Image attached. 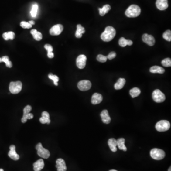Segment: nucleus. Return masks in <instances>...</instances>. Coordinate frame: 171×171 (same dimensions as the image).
Wrapping results in <instances>:
<instances>
[{"label": "nucleus", "instance_id": "obj_42", "mask_svg": "<svg viewBox=\"0 0 171 171\" xmlns=\"http://www.w3.org/2000/svg\"><path fill=\"white\" fill-rule=\"evenodd\" d=\"M29 24H31V25H34V24H35V22H34V21H29Z\"/></svg>", "mask_w": 171, "mask_h": 171}, {"label": "nucleus", "instance_id": "obj_4", "mask_svg": "<svg viewBox=\"0 0 171 171\" xmlns=\"http://www.w3.org/2000/svg\"><path fill=\"white\" fill-rule=\"evenodd\" d=\"M22 84L20 81L11 82L9 86V90L11 93L13 94H18L22 90Z\"/></svg>", "mask_w": 171, "mask_h": 171}, {"label": "nucleus", "instance_id": "obj_18", "mask_svg": "<svg viewBox=\"0 0 171 171\" xmlns=\"http://www.w3.org/2000/svg\"><path fill=\"white\" fill-rule=\"evenodd\" d=\"M33 169L34 171H40L44 167V162L43 159H40L33 163Z\"/></svg>", "mask_w": 171, "mask_h": 171}, {"label": "nucleus", "instance_id": "obj_37", "mask_svg": "<svg viewBox=\"0 0 171 171\" xmlns=\"http://www.w3.org/2000/svg\"><path fill=\"white\" fill-rule=\"evenodd\" d=\"M116 55H117L116 53L113 51V52H111L109 54V55L107 56V58L109 59V60H111L114 59L115 58H116Z\"/></svg>", "mask_w": 171, "mask_h": 171}, {"label": "nucleus", "instance_id": "obj_2", "mask_svg": "<svg viewBox=\"0 0 171 171\" xmlns=\"http://www.w3.org/2000/svg\"><path fill=\"white\" fill-rule=\"evenodd\" d=\"M141 9L137 5H133L130 6L125 11L126 16L129 18H135L139 16L141 13Z\"/></svg>", "mask_w": 171, "mask_h": 171}, {"label": "nucleus", "instance_id": "obj_9", "mask_svg": "<svg viewBox=\"0 0 171 171\" xmlns=\"http://www.w3.org/2000/svg\"><path fill=\"white\" fill-rule=\"evenodd\" d=\"M87 57L84 55L79 56L76 60L77 66L80 69H83L86 65Z\"/></svg>", "mask_w": 171, "mask_h": 171}, {"label": "nucleus", "instance_id": "obj_30", "mask_svg": "<svg viewBox=\"0 0 171 171\" xmlns=\"http://www.w3.org/2000/svg\"><path fill=\"white\" fill-rule=\"evenodd\" d=\"M163 39H166L168 42H171V31L170 30H167L166 31L163 33L162 35Z\"/></svg>", "mask_w": 171, "mask_h": 171}, {"label": "nucleus", "instance_id": "obj_46", "mask_svg": "<svg viewBox=\"0 0 171 171\" xmlns=\"http://www.w3.org/2000/svg\"><path fill=\"white\" fill-rule=\"evenodd\" d=\"M0 171H4V170L2 169H0Z\"/></svg>", "mask_w": 171, "mask_h": 171}, {"label": "nucleus", "instance_id": "obj_39", "mask_svg": "<svg viewBox=\"0 0 171 171\" xmlns=\"http://www.w3.org/2000/svg\"><path fill=\"white\" fill-rule=\"evenodd\" d=\"M8 32V37H9V39L13 40V39L15 38V33L12 32Z\"/></svg>", "mask_w": 171, "mask_h": 171}, {"label": "nucleus", "instance_id": "obj_45", "mask_svg": "<svg viewBox=\"0 0 171 171\" xmlns=\"http://www.w3.org/2000/svg\"><path fill=\"white\" fill-rule=\"evenodd\" d=\"M2 62V59L1 58H0V63Z\"/></svg>", "mask_w": 171, "mask_h": 171}, {"label": "nucleus", "instance_id": "obj_16", "mask_svg": "<svg viewBox=\"0 0 171 171\" xmlns=\"http://www.w3.org/2000/svg\"><path fill=\"white\" fill-rule=\"evenodd\" d=\"M103 97L101 94L95 93L92 96L91 103L93 105H97L101 102Z\"/></svg>", "mask_w": 171, "mask_h": 171}, {"label": "nucleus", "instance_id": "obj_22", "mask_svg": "<svg viewBox=\"0 0 171 171\" xmlns=\"http://www.w3.org/2000/svg\"><path fill=\"white\" fill-rule=\"evenodd\" d=\"M119 44L122 47H125L126 45L131 46L133 44V42L131 40H127L124 37H121L119 40Z\"/></svg>", "mask_w": 171, "mask_h": 171}, {"label": "nucleus", "instance_id": "obj_35", "mask_svg": "<svg viewBox=\"0 0 171 171\" xmlns=\"http://www.w3.org/2000/svg\"><path fill=\"white\" fill-rule=\"evenodd\" d=\"M20 25L22 28L24 29H30L32 27V25L31 24L26 22H21Z\"/></svg>", "mask_w": 171, "mask_h": 171}, {"label": "nucleus", "instance_id": "obj_31", "mask_svg": "<svg viewBox=\"0 0 171 171\" xmlns=\"http://www.w3.org/2000/svg\"><path fill=\"white\" fill-rule=\"evenodd\" d=\"M49 78L50 80H53V81L54 84L55 86H58V82L59 80V78L57 76L54 75H53L52 73H50L49 74Z\"/></svg>", "mask_w": 171, "mask_h": 171}, {"label": "nucleus", "instance_id": "obj_28", "mask_svg": "<svg viewBox=\"0 0 171 171\" xmlns=\"http://www.w3.org/2000/svg\"><path fill=\"white\" fill-rule=\"evenodd\" d=\"M2 59V62H5L6 64V66L8 68H12V64L11 61L9 60V58L8 56H3Z\"/></svg>", "mask_w": 171, "mask_h": 171}, {"label": "nucleus", "instance_id": "obj_17", "mask_svg": "<svg viewBox=\"0 0 171 171\" xmlns=\"http://www.w3.org/2000/svg\"><path fill=\"white\" fill-rule=\"evenodd\" d=\"M39 121L42 124H49L50 123V115L46 111H44L42 113V117L39 119Z\"/></svg>", "mask_w": 171, "mask_h": 171}, {"label": "nucleus", "instance_id": "obj_20", "mask_svg": "<svg viewBox=\"0 0 171 171\" xmlns=\"http://www.w3.org/2000/svg\"><path fill=\"white\" fill-rule=\"evenodd\" d=\"M117 146L118 147L119 149L120 150H123L124 151H127V148L125 145V139L123 138H120V139H118L117 140Z\"/></svg>", "mask_w": 171, "mask_h": 171}, {"label": "nucleus", "instance_id": "obj_44", "mask_svg": "<svg viewBox=\"0 0 171 171\" xmlns=\"http://www.w3.org/2000/svg\"><path fill=\"white\" fill-rule=\"evenodd\" d=\"M117 171V170H110V171Z\"/></svg>", "mask_w": 171, "mask_h": 171}, {"label": "nucleus", "instance_id": "obj_34", "mask_svg": "<svg viewBox=\"0 0 171 171\" xmlns=\"http://www.w3.org/2000/svg\"><path fill=\"white\" fill-rule=\"evenodd\" d=\"M97 60L99 62H101V63H104V62H106L107 61L108 58L105 56H104L101 54H99L97 55Z\"/></svg>", "mask_w": 171, "mask_h": 171}, {"label": "nucleus", "instance_id": "obj_41", "mask_svg": "<svg viewBox=\"0 0 171 171\" xmlns=\"http://www.w3.org/2000/svg\"><path fill=\"white\" fill-rule=\"evenodd\" d=\"M48 57L49 58H53L54 57V54L53 52H50V53H48Z\"/></svg>", "mask_w": 171, "mask_h": 171}, {"label": "nucleus", "instance_id": "obj_36", "mask_svg": "<svg viewBox=\"0 0 171 171\" xmlns=\"http://www.w3.org/2000/svg\"><path fill=\"white\" fill-rule=\"evenodd\" d=\"M32 109V108L31 106L28 105V106H26L23 109V114H27L29 113Z\"/></svg>", "mask_w": 171, "mask_h": 171}, {"label": "nucleus", "instance_id": "obj_14", "mask_svg": "<svg viewBox=\"0 0 171 171\" xmlns=\"http://www.w3.org/2000/svg\"><path fill=\"white\" fill-rule=\"evenodd\" d=\"M56 167L58 171H66L67 166L65 162L63 159L59 158L56 161Z\"/></svg>", "mask_w": 171, "mask_h": 171}, {"label": "nucleus", "instance_id": "obj_33", "mask_svg": "<svg viewBox=\"0 0 171 171\" xmlns=\"http://www.w3.org/2000/svg\"><path fill=\"white\" fill-rule=\"evenodd\" d=\"M38 10V6L37 5H34L32 6V11L31 12V15L33 17H35L37 15V12Z\"/></svg>", "mask_w": 171, "mask_h": 171}, {"label": "nucleus", "instance_id": "obj_13", "mask_svg": "<svg viewBox=\"0 0 171 171\" xmlns=\"http://www.w3.org/2000/svg\"><path fill=\"white\" fill-rule=\"evenodd\" d=\"M156 6L161 11L166 10L168 7V0H156Z\"/></svg>", "mask_w": 171, "mask_h": 171}, {"label": "nucleus", "instance_id": "obj_8", "mask_svg": "<svg viewBox=\"0 0 171 171\" xmlns=\"http://www.w3.org/2000/svg\"><path fill=\"white\" fill-rule=\"evenodd\" d=\"M77 87L81 91H87L91 89V83L90 81L87 80H83L79 82L77 84Z\"/></svg>", "mask_w": 171, "mask_h": 171}, {"label": "nucleus", "instance_id": "obj_38", "mask_svg": "<svg viewBox=\"0 0 171 171\" xmlns=\"http://www.w3.org/2000/svg\"><path fill=\"white\" fill-rule=\"evenodd\" d=\"M44 48L45 49L48 51V53H50V52H53V47L50 45V44H46L44 46Z\"/></svg>", "mask_w": 171, "mask_h": 171}, {"label": "nucleus", "instance_id": "obj_12", "mask_svg": "<svg viewBox=\"0 0 171 171\" xmlns=\"http://www.w3.org/2000/svg\"><path fill=\"white\" fill-rule=\"evenodd\" d=\"M16 147L14 145H11L10 146V151L8 153L9 157L13 160H18L20 159V156L17 154L15 151Z\"/></svg>", "mask_w": 171, "mask_h": 171}, {"label": "nucleus", "instance_id": "obj_23", "mask_svg": "<svg viewBox=\"0 0 171 171\" xmlns=\"http://www.w3.org/2000/svg\"><path fill=\"white\" fill-rule=\"evenodd\" d=\"M125 84V79H123V78H120V79H118V81L115 84V88L117 90H121L124 87Z\"/></svg>", "mask_w": 171, "mask_h": 171}, {"label": "nucleus", "instance_id": "obj_27", "mask_svg": "<svg viewBox=\"0 0 171 171\" xmlns=\"http://www.w3.org/2000/svg\"><path fill=\"white\" fill-rule=\"evenodd\" d=\"M141 91L137 87H134L130 91V94L132 98H135L140 94Z\"/></svg>", "mask_w": 171, "mask_h": 171}, {"label": "nucleus", "instance_id": "obj_29", "mask_svg": "<svg viewBox=\"0 0 171 171\" xmlns=\"http://www.w3.org/2000/svg\"><path fill=\"white\" fill-rule=\"evenodd\" d=\"M33 118V115L30 113L27 114H23V117L22 119V123H25L27 122L28 119H32Z\"/></svg>", "mask_w": 171, "mask_h": 171}, {"label": "nucleus", "instance_id": "obj_5", "mask_svg": "<svg viewBox=\"0 0 171 171\" xmlns=\"http://www.w3.org/2000/svg\"><path fill=\"white\" fill-rule=\"evenodd\" d=\"M171 125L170 122L167 120H161L157 122L156 125V129L159 132H165L170 129Z\"/></svg>", "mask_w": 171, "mask_h": 171}, {"label": "nucleus", "instance_id": "obj_21", "mask_svg": "<svg viewBox=\"0 0 171 171\" xmlns=\"http://www.w3.org/2000/svg\"><path fill=\"white\" fill-rule=\"evenodd\" d=\"M150 71L152 73H160L163 74L165 72V69L161 67L154 66L150 69Z\"/></svg>", "mask_w": 171, "mask_h": 171}, {"label": "nucleus", "instance_id": "obj_3", "mask_svg": "<svg viewBox=\"0 0 171 171\" xmlns=\"http://www.w3.org/2000/svg\"><path fill=\"white\" fill-rule=\"evenodd\" d=\"M150 156L154 160H160L165 158L166 153L164 151L160 149L153 148L151 150Z\"/></svg>", "mask_w": 171, "mask_h": 171}, {"label": "nucleus", "instance_id": "obj_15", "mask_svg": "<svg viewBox=\"0 0 171 171\" xmlns=\"http://www.w3.org/2000/svg\"><path fill=\"white\" fill-rule=\"evenodd\" d=\"M100 116L104 123L108 124L111 122V118L109 116L108 111L107 110H104L100 114Z\"/></svg>", "mask_w": 171, "mask_h": 171}, {"label": "nucleus", "instance_id": "obj_6", "mask_svg": "<svg viewBox=\"0 0 171 171\" xmlns=\"http://www.w3.org/2000/svg\"><path fill=\"white\" fill-rule=\"evenodd\" d=\"M36 149L37 150V154L40 157L44 159H47L50 156L49 151L44 148L41 143H39L36 146Z\"/></svg>", "mask_w": 171, "mask_h": 171}, {"label": "nucleus", "instance_id": "obj_11", "mask_svg": "<svg viewBox=\"0 0 171 171\" xmlns=\"http://www.w3.org/2000/svg\"><path fill=\"white\" fill-rule=\"evenodd\" d=\"M142 40L144 43L147 44L149 46H153L155 44V39L152 35H149L147 33L144 34L142 36Z\"/></svg>", "mask_w": 171, "mask_h": 171}, {"label": "nucleus", "instance_id": "obj_25", "mask_svg": "<svg viewBox=\"0 0 171 171\" xmlns=\"http://www.w3.org/2000/svg\"><path fill=\"white\" fill-rule=\"evenodd\" d=\"M110 9H111V6L108 5H105L103 7V8H98L100 15L101 16L105 15L106 13H108L109 12Z\"/></svg>", "mask_w": 171, "mask_h": 171}, {"label": "nucleus", "instance_id": "obj_40", "mask_svg": "<svg viewBox=\"0 0 171 171\" xmlns=\"http://www.w3.org/2000/svg\"><path fill=\"white\" fill-rule=\"evenodd\" d=\"M3 39L6 40H8L9 39V37H8V32H5L3 33L2 35Z\"/></svg>", "mask_w": 171, "mask_h": 171}, {"label": "nucleus", "instance_id": "obj_26", "mask_svg": "<svg viewBox=\"0 0 171 171\" xmlns=\"http://www.w3.org/2000/svg\"><path fill=\"white\" fill-rule=\"evenodd\" d=\"M31 33L34 39L37 41H39L43 38V35H42V33L40 32H38L36 29H32L31 31Z\"/></svg>", "mask_w": 171, "mask_h": 171}, {"label": "nucleus", "instance_id": "obj_1", "mask_svg": "<svg viewBox=\"0 0 171 171\" xmlns=\"http://www.w3.org/2000/svg\"><path fill=\"white\" fill-rule=\"evenodd\" d=\"M116 34V31L112 26H108L101 35V38L106 42H110L113 39Z\"/></svg>", "mask_w": 171, "mask_h": 171}, {"label": "nucleus", "instance_id": "obj_32", "mask_svg": "<svg viewBox=\"0 0 171 171\" xmlns=\"http://www.w3.org/2000/svg\"><path fill=\"white\" fill-rule=\"evenodd\" d=\"M162 64L166 67H169L171 66V60L170 58H166L162 61Z\"/></svg>", "mask_w": 171, "mask_h": 171}, {"label": "nucleus", "instance_id": "obj_24", "mask_svg": "<svg viewBox=\"0 0 171 171\" xmlns=\"http://www.w3.org/2000/svg\"><path fill=\"white\" fill-rule=\"evenodd\" d=\"M77 29L76 32L75 36L77 38H80L82 36V34L85 32V28L82 26L80 24H78L77 26Z\"/></svg>", "mask_w": 171, "mask_h": 171}, {"label": "nucleus", "instance_id": "obj_10", "mask_svg": "<svg viewBox=\"0 0 171 171\" xmlns=\"http://www.w3.org/2000/svg\"><path fill=\"white\" fill-rule=\"evenodd\" d=\"M63 30V26L61 24L54 25L50 30V35L56 36L59 35L62 32Z\"/></svg>", "mask_w": 171, "mask_h": 171}, {"label": "nucleus", "instance_id": "obj_7", "mask_svg": "<svg viewBox=\"0 0 171 171\" xmlns=\"http://www.w3.org/2000/svg\"><path fill=\"white\" fill-rule=\"evenodd\" d=\"M153 100L156 103L163 102L166 100V96L163 93L159 90H156L152 94Z\"/></svg>", "mask_w": 171, "mask_h": 171}, {"label": "nucleus", "instance_id": "obj_19", "mask_svg": "<svg viewBox=\"0 0 171 171\" xmlns=\"http://www.w3.org/2000/svg\"><path fill=\"white\" fill-rule=\"evenodd\" d=\"M108 145L111 150L113 152H116L117 151V140L113 138H111L108 140Z\"/></svg>", "mask_w": 171, "mask_h": 171}, {"label": "nucleus", "instance_id": "obj_43", "mask_svg": "<svg viewBox=\"0 0 171 171\" xmlns=\"http://www.w3.org/2000/svg\"><path fill=\"white\" fill-rule=\"evenodd\" d=\"M171 167H170V168H169V169H168V171H171Z\"/></svg>", "mask_w": 171, "mask_h": 171}]
</instances>
